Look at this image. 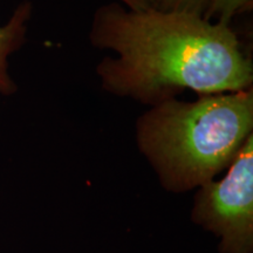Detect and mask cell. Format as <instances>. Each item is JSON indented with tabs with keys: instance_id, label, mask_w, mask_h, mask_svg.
<instances>
[{
	"instance_id": "1",
	"label": "cell",
	"mask_w": 253,
	"mask_h": 253,
	"mask_svg": "<svg viewBox=\"0 0 253 253\" xmlns=\"http://www.w3.org/2000/svg\"><path fill=\"white\" fill-rule=\"evenodd\" d=\"M88 40L113 53L95 67L101 88L148 107L186 90L209 95L253 88V61L238 34L198 15L109 2L95 9Z\"/></svg>"
},
{
	"instance_id": "2",
	"label": "cell",
	"mask_w": 253,
	"mask_h": 253,
	"mask_svg": "<svg viewBox=\"0 0 253 253\" xmlns=\"http://www.w3.org/2000/svg\"><path fill=\"white\" fill-rule=\"evenodd\" d=\"M251 135L253 88L162 101L135 122L136 147L162 189L175 195L226 171Z\"/></svg>"
},
{
	"instance_id": "3",
	"label": "cell",
	"mask_w": 253,
	"mask_h": 253,
	"mask_svg": "<svg viewBox=\"0 0 253 253\" xmlns=\"http://www.w3.org/2000/svg\"><path fill=\"white\" fill-rule=\"evenodd\" d=\"M190 220L216 238L218 253H253V135L225 175L195 190Z\"/></svg>"
},
{
	"instance_id": "4",
	"label": "cell",
	"mask_w": 253,
	"mask_h": 253,
	"mask_svg": "<svg viewBox=\"0 0 253 253\" xmlns=\"http://www.w3.org/2000/svg\"><path fill=\"white\" fill-rule=\"evenodd\" d=\"M32 14L33 4L24 0L15 7L7 23L0 25V95L2 96H12L18 91L17 82L9 73V58L26 43Z\"/></svg>"
},
{
	"instance_id": "5",
	"label": "cell",
	"mask_w": 253,
	"mask_h": 253,
	"mask_svg": "<svg viewBox=\"0 0 253 253\" xmlns=\"http://www.w3.org/2000/svg\"><path fill=\"white\" fill-rule=\"evenodd\" d=\"M253 0H209L203 18L205 20L231 26L233 19L251 12Z\"/></svg>"
},
{
	"instance_id": "6",
	"label": "cell",
	"mask_w": 253,
	"mask_h": 253,
	"mask_svg": "<svg viewBox=\"0 0 253 253\" xmlns=\"http://www.w3.org/2000/svg\"><path fill=\"white\" fill-rule=\"evenodd\" d=\"M209 0H151L153 8L163 12L194 14L203 17Z\"/></svg>"
},
{
	"instance_id": "7",
	"label": "cell",
	"mask_w": 253,
	"mask_h": 253,
	"mask_svg": "<svg viewBox=\"0 0 253 253\" xmlns=\"http://www.w3.org/2000/svg\"><path fill=\"white\" fill-rule=\"evenodd\" d=\"M126 7L134 9V11H145L153 8L151 0H120Z\"/></svg>"
}]
</instances>
